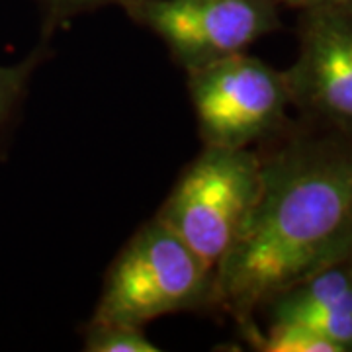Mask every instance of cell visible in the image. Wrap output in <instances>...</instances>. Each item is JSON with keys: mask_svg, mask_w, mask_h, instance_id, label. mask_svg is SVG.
<instances>
[{"mask_svg": "<svg viewBox=\"0 0 352 352\" xmlns=\"http://www.w3.org/2000/svg\"><path fill=\"white\" fill-rule=\"evenodd\" d=\"M351 254L352 141H294L263 161L251 214L215 266V303L249 325L274 296Z\"/></svg>", "mask_w": 352, "mask_h": 352, "instance_id": "obj_1", "label": "cell"}, {"mask_svg": "<svg viewBox=\"0 0 352 352\" xmlns=\"http://www.w3.org/2000/svg\"><path fill=\"white\" fill-rule=\"evenodd\" d=\"M215 303V270L159 217L129 239L110 266L92 321L145 327L163 315Z\"/></svg>", "mask_w": 352, "mask_h": 352, "instance_id": "obj_2", "label": "cell"}, {"mask_svg": "<svg viewBox=\"0 0 352 352\" xmlns=\"http://www.w3.org/2000/svg\"><path fill=\"white\" fill-rule=\"evenodd\" d=\"M261 175L263 159L249 149L206 145L157 217L215 270L251 214Z\"/></svg>", "mask_w": 352, "mask_h": 352, "instance_id": "obj_3", "label": "cell"}, {"mask_svg": "<svg viewBox=\"0 0 352 352\" xmlns=\"http://www.w3.org/2000/svg\"><path fill=\"white\" fill-rule=\"evenodd\" d=\"M186 73L204 145L249 149L280 129L292 104L284 71L245 51Z\"/></svg>", "mask_w": 352, "mask_h": 352, "instance_id": "obj_4", "label": "cell"}, {"mask_svg": "<svg viewBox=\"0 0 352 352\" xmlns=\"http://www.w3.org/2000/svg\"><path fill=\"white\" fill-rule=\"evenodd\" d=\"M126 6L186 71L243 53L280 28L276 0H127Z\"/></svg>", "mask_w": 352, "mask_h": 352, "instance_id": "obj_5", "label": "cell"}, {"mask_svg": "<svg viewBox=\"0 0 352 352\" xmlns=\"http://www.w3.org/2000/svg\"><path fill=\"white\" fill-rule=\"evenodd\" d=\"M284 76L294 106L352 138V8L302 12L300 53Z\"/></svg>", "mask_w": 352, "mask_h": 352, "instance_id": "obj_6", "label": "cell"}, {"mask_svg": "<svg viewBox=\"0 0 352 352\" xmlns=\"http://www.w3.org/2000/svg\"><path fill=\"white\" fill-rule=\"evenodd\" d=\"M264 307L270 321L300 323L333 342L339 352H352V274L346 263L319 270Z\"/></svg>", "mask_w": 352, "mask_h": 352, "instance_id": "obj_7", "label": "cell"}, {"mask_svg": "<svg viewBox=\"0 0 352 352\" xmlns=\"http://www.w3.org/2000/svg\"><path fill=\"white\" fill-rule=\"evenodd\" d=\"M82 349L87 352H159L143 327L116 321H92Z\"/></svg>", "mask_w": 352, "mask_h": 352, "instance_id": "obj_8", "label": "cell"}, {"mask_svg": "<svg viewBox=\"0 0 352 352\" xmlns=\"http://www.w3.org/2000/svg\"><path fill=\"white\" fill-rule=\"evenodd\" d=\"M41 50L34 51L25 59L14 65H0V129L10 120L24 96L28 82L38 69Z\"/></svg>", "mask_w": 352, "mask_h": 352, "instance_id": "obj_9", "label": "cell"}, {"mask_svg": "<svg viewBox=\"0 0 352 352\" xmlns=\"http://www.w3.org/2000/svg\"><path fill=\"white\" fill-rule=\"evenodd\" d=\"M276 2L296 8L300 12L317 10V8H352V0H276Z\"/></svg>", "mask_w": 352, "mask_h": 352, "instance_id": "obj_10", "label": "cell"}, {"mask_svg": "<svg viewBox=\"0 0 352 352\" xmlns=\"http://www.w3.org/2000/svg\"><path fill=\"white\" fill-rule=\"evenodd\" d=\"M55 4L61 6H85V4H92V2H100V0H51Z\"/></svg>", "mask_w": 352, "mask_h": 352, "instance_id": "obj_11", "label": "cell"}]
</instances>
